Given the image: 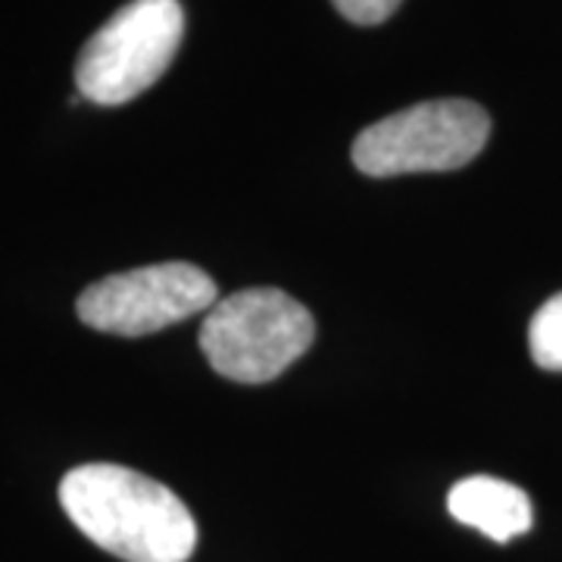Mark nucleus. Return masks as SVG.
<instances>
[{"mask_svg": "<svg viewBox=\"0 0 562 562\" xmlns=\"http://www.w3.org/2000/svg\"><path fill=\"white\" fill-rule=\"evenodd\" d=\"M447 509L457 522L479 528L497 543L519 538L535 522V509L522 487L494 475H469L453 484L447 494Z\"/></svg>", "mask_w": 562, "mask_h": 562, "instance_id": "423d86ee", "label": "nucleus"}, {"mask_svg": "<svg viewBox=\"0 0 562 562\" xmlns=\"http://www.w3.org/2000/svg\"><path fill=\"white\" fill-rule=\"evenodd\" d=\"M335 10L353 25H379L397 13L403 0H331Z\"/></svg>", "mask_w": 562, "mask_h": 562, "instance_id": "6e6552de", "label": "nucleus"}, {"mask_svg": "<svg viewBox=\"0 0 562 562\" xmlns=\"http://www.w3.org/2000/svg\"><path fill=\"white\" fill-rule=\"evenodd\" d=\"M487 138L491 120L479 103L425 101L362 128L350 157L372 179L450 172L475 160Z\"/></svg>", "mask_w": 562, "mask_h": 562, "instance_id": "20e7f679", "label": "nucleus"}, {"mask_svg": "<svg viewBox=\"0 0 562 562\" xmlns=\"http://www.w3.org/2000/svg\"><path fill=\"white\" fill-rule=\"evenodd\" d=\"M316 322L310 310L279 288H247L203 313L198 341L222 379L262 384L310 350Z\"/></svg>", "mask_w": 562, "mask_h": 562, "instance_id": "f03ea898", "label": "nucleus"}, {"mask_svg": "<svg viewBox=\"0 0 562 562\" xmlns=\"http://www.w3.org/2000/svg\"><path fill=\"white\" fill-rule=\"evenodd\" d=\"M60 506L88 541L125 562H188L198 547L191 509L135 469L88 462L66 472Z\"/></svg>", "mask_w": 562, "mask_h": 562, "instance_id": "f257e3e1", "label": "nucleus"}, {"mask_svg": "<svg viewBox=\"0 0 562 562\" xmlns=\"http://www.w3.org/2000/svg\"><path fill=\"white\" fill-rule=\"evenodd\" d=\"M216 301V281L201 266L157 262L94 281L81 291L76 313L94 331L140 338L198 313H210Z\"/></svg>", "mask_w": 562, "mask_h": 562, "instance_id": "39448f33", "label": "nucleus"}, {"mask_svg": "<svg viewBox=\"0 0 562 562\" xmlns=\"http://www.w3.org/2000/svg\"><path fill=\"white\" fill-rule=\"evenodd\" d=\"M528 347L531 360L547 372H562V294L550 297L535 313L528 328Z\"/></svg>", "mask_w": 562, "mask_h": 562, "instance_id": "0eeeda50", "label": "nucleus"}, {"mask_svg": "<svg viewBox=\"0 0 562 562\" xmlns=\"http://www.w3.org/2000/svg\"><path fill=\"white\" fill-rule=\"evenodd\" d=\"M184 38L179 0H132L113 13L76 63V85L85 101L120 106L162 79Z\"/></svg>", "mask_w": 562, "mask_h": 562, "instance_id": "7ed1b4c3", "label": "nucleus"}]
</instances>
